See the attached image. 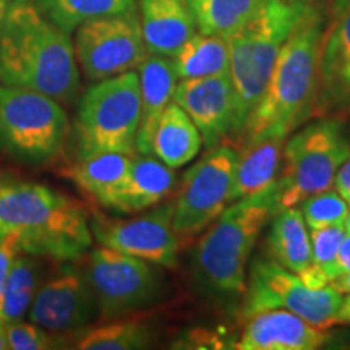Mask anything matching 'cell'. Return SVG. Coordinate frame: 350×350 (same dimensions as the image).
Returning <instances> with one entry per match:
<instances>
[{
  "label": "cell",
  "mask_w": 350,
  "mask_h": 350,
  "mask_svg": "<svg viewBox=\"0 0 350 350\" xmlns=\"http://www.w3.org/2000/svg\"><path fill=\"white\" fill-rule=\"evenodd\" d=\"M0 83L70 103L80 86L70 34L34 0H10L0 29Z\"/></svg>",
  "instance_id": "7a4b0ae2"
},
{
  "label": "cell",
  "mask_w": 350,
  "mask_h": 350,
  "mask_svg": "<svg viewBox=\"0 0 350 350\" xmlns=\"http://www.w3.org/2000/svg\"><path fill=\"white\" fill-rule=\"evenodd\" d=\"M350 271V234H345V237L340 243V248L336 256V278L340 274H345ZM334 281V279H332Z\"/></svg>",
  "instance_id": "d590c367"
},
{
  "label": "cell",
  "mask_w": 350,
  "mask_h": 350,
  "mask_svg": "<svg viewBox=\"0 0 350 350\" xmlns=\"http://www.w3.org/2000/svg\"><path fill=\"white\" fill-rule=\"evenodd\" d=\"M174 103L198 126L208 150L219 146L226 138H234L235 91L229 73L180 80Z\"/></svg>",
  "instance_id": "2e32d148"
},
{
  "label": "cell",
  "mask_w": 350,
  "mask_h": 350,
  "mask_svg": "<svg viewBox=\"0 0 350 350\" xmlns=\"http://www.w3.org/2000/svg\"><path fill=\"white\" fill-rule=\"evenodd\" d=\"M313 0H262L258 10L229 38V75L235 91L234 138L261 98L284 42Z\"/></svg>",
  "instance_id": "5b68a950"
},
{
  "label": "cell",
  "mask_w": 350,
  "mask_h": 350,
  "mask_svg": "<svg viewBox=\"0 0 350 350\" xmlns=\"http://www.w3.org/2000/svg\"><path fill=\"white\" fill-rule=\"evenodd\" d=\"M7 349L12 350H44L49 349L52 340L46 329L38 325L15 321L5 325Z\"/></svg>",
  "instance_id": "1f68e13d"
},
{
  "label": "cell",
  "mask_w": 350,
  "mask_h": 350,
  "mask_svg": "<svg viewBox=\"0 0 350 350\" xmlns=\"http://www.w3.org/2000/svg\"><path fill=\"white\" fill-rule=\"evenodd\" d=\"M203 146L198 126L174 100L165 107L152 137V154L165 165L178 169L198 156Z\"/></svg>",
  "instance_id": "7402d4cb"
},
{
  "label": "cell",
  "mask_w": 350,
  "mask_h": 350,
  "mask_svg": "<svg viewBox=\"0 0 350 350\" xmlns=\"http://www.w3.org/2000/svg\"><path fill=\"white\" fill-rule=\"evenodd\" d=\"M268 247L274 260L294 273L313 261L312 239L299 208L291 206L274 214Z\"/></svg>",
  "instance_id": "cb8c5ba5"
},
{
  "label": "cell",
  "mask_w": 350,
  "mask_h": 350,
  "mask_svg": "<svg viewBox=\"0 0 350 350\" xmlns=\"http://www.w3.org/2000/svg\"><path fill=\"white\" fill-rule=\"evenodd\" d=\"M99 314L98 301L85 271L65 266L39 287L29 319L51 332H72Z\"/></svg>",
  "instance_id": "5bb4252c"
},
{
  "label": "cell",
  "mask_w": 350,
  "mask_h": 350,
  "mask_svg": "<svg viewBox=\"0 0 350 350\" xmlns=\"http://www.w3.org/2000/svg\"><path fill=\"white\" fill-rule=\"evenodd\" d=\"M338 319L339 323H349L350 325V294H347V297H342V304H340Z\"/></svg>",
  "instance_id": "74e56055"
},
{
  "label": "cell",
  "mask_w": 350,
  "mask_h": 350,
  "mask_svg": "<svg viewBox=\"0 0 350 350\" xmlns=\"http://www.w3.org/2000/svg\"><path fill=\"white\" fill-rule=\"evenodd\" d=\"M39 279H41V266L34 260V256L18 253L13 261L2 306H0V321L3 325L20 321L21 317L28 312L39 291Z\"/></svg>",
  "instance_id": "4316f807"
},
{
  "label": "cell",
  "mask_w": 350,
  "mask_h": 350,
  "mask_svg": "<svg viewBox=\"0 0 350 350\" xmlns=\"http://www.w3.org/2000/svg\"><path fill=\"white\" fill-rule=\"evenodd\" d=\"M47 18L72 34L86 21L137 12V0H34Z\"/></svg>",
  "instance_id": "484cf974"
},
{
  "label": "cell",
  "mask_w": 350,
  "mask_h": 350,
  "mask_svg": "<svg viewBox=\"0 0 350 350\" xmlns=\"http://www.w3.org/2000/svg\"><path fill=\"white\" fill-rule=\"evenodd\" d=\"M18 250L10 240H0V306L3 301V294H5V287L8 275H10L13 261H15Z\"/></svg>",
  "instance_id": "d6a6232c"
},
{
  "label": "cell",
  "mask_w": 350,
  "mask_h": 350,
  "mask_svg": "<svg viewBox=\"0 0 350 350\" xmlns=\"http://www.w3.org/2000/svg\"><path fill=\"white\" fill-rule=\"evenodd\" d=\"M347 234L344 224H334L323 227V229L310 230L312 239V256L313 262L321 266L326 271L329 279H336V256L340 248V243Z\"/></svg>",
  "instance_id": "4dcf8cb0"
},
{
  "label": "cell",
  "mask_w": 350,
  "mask_h": 350,
  "mask_svg": "<svg viewBox=\"0 0 350 350\" xmlns=\"http://www.w3.org/2000/svg\"><path fill=\"white\" fill-rule=\"evenodd\" d=\"M345 230H347V234H350V208H349V213H347V217H345Z\"/></svg>",
  "instance_id": "60d3db41"
},
{
  "label": "cell",
  "mask_w": 350,
  "mask_h": 350,
  "mask_svg": "<svg viewBox=\"0 0 350 350\" xmlns=\"http://www.w3.org/2000/svg\"><path fill=\"white\" fill-rule=\"evenodd\" d=\"M151 342L150 327L137 321H117L96 327L78 340L81 350H131L144 349Z\"/></svg>",
  "instance_id": "f1b7e54d"
},
{
  "label": "cell",
  "mask_w": 350,
  "mask_h": 350,
  "mask_svg": "<svg viewBox=\"0 0 350 350\" xmlns=\"http://www.w3.org/2000/svg\"><path fill=\"white\" fill-rule=\"evenodd\" d=\"M237 161L234 148L219 144L187 170L174 203V230L178 237L206 229L232 203Z\"/></svg>",
  "instance_id": "8fae6325"
},
{
  "label": "cell",
  "mask_w": 350,
  "mask_h": 350,
  "mask_svg": "<svg viewBox=\"0 0 350 350\" xmlns=\"http://www.w3.org/2000/svg\"><path fill=\"white\" fill-rule=\"evenodd\" d=\"M142 90V120H139L137 151L152 154V137L165 107L174 100L177 72L172 57L148 54L138 67Z\"/></svg>",
  "instance_id": "ffe728a7"
},
{
  "label": "cell",
  "mask_w": 350,
  "mask_h": 350,
  "mask_svg": "<svg viewBox=\"0 0 350 350\" xmlns=\"http://www.w3.org/2000/svg\"><path fill=\"white\" fill-rule=\"evenodd\" d=\"M131 161H133V154L103 152V154L78 159V163L65 169L64 174L80 190L98 201L100 206H104L125 182L130 172Z\"/></svg>",
  "instance_id": "603a6c76"
},
{
  "label": "cell",
  "mask_w": 350,
  "mask_h": 350,
  "mask_svg": "<svg viewBox=\"0 0 350 350\" xmlns=\"http://www.w3.org/2000/svg\"><path fill=\"white\" fill-rule=\"evenodd\" d=\"M148 54L174 57L198 33L191 0H139Z\"/></svg>",
  "instance_id": "ac0fdd59"
},
{
  "label": "cell",
  "mask_w": 350,
  "mask_h": 350,
  "mask_svg": "<svg viewBox=\"0 0 350 350\" xmlns=\"http://www.w3.org/2000/svg\"><path fill=\"white\" fill-rule=\"evenodd\" d=\"M0 240L20 253L73 261L93 243L90 217L78 201L42 183H0Z\"/></svg>",
  "instance_id": "3957f363"
},
{
  "label": "cell",
  "mask_w": 350,
  "mask_h": 350,
  "mask_svg": "<svg viewBox=\"0 0 350 350\" xmlns=\"http://www.w3.org/2000/svg\"><path fill=\"white\" fill-rule=\"evenodd\" d=\"M331 339L327 329L312 325L287 310H269L248 318L234 349L317 350Z\"/></svg>",
  "instance_id": "e0dca14e"
},
{
  "label": "cell",
  "mask_w": 350,
  "mask_h": 350,
  "mask_svg": "<svg viewBox=\"0 0 350 350\" xmlns=\"http://www.w3.org/2000/svg\"><path fill=\"white\" fill-rule=\"evenodd\" d=\"M278 182L230 203L196 245L193 274L209 294L243 295L247 288V262L262 227L278 211Z\"/></svg>",
  "instance_id": "277c9868"
},
{
  "label": "cell",
  "mask_w": 350,
  "mask_h": 350,
  "mask_svg": "<svg viewBox=\"0 0 350 350\" xmlns=\"http://www.w3.org/2000/svg\"><path fill=\"white\" fill-rule=\"evenodd\" d=\"M142 120V90L135 70L96 81L78 104L73 124L78 159L125 152L135 154Z\"/></svg>",
  "instance_id": "8992f818"
},
{
  "label": "cell",
  "mask_w": 350,
  "mask_h": 350,
  "mask_svg": "<svg viewBox=\"0 0 350 350\" xmlns=\"http://www.w3.org/2000/svg\"><path fill=\"white\" fill-rule=\"evenodd\" d=\"M2 321H0V350L7 349V339H5V327H3Z\"/></svg>",
  "instance_id": "ab89813d"
},
{
  "label": "cell",
  "mask_w": 350,
  "mask_h": 350,
  "mask_svg": "<svg viewBox=\"0 0 350 350\" xmlns=\"http://www.w3.org/2000/svg\"><path fill=\"white\" fill-rule=\"evenodd\" d=\"M297 275H299V279L305 287L313 288V291L325 288L326 286H329L331 284V279L326 271L313 261L310 262L308 266H305L304 269H300L299 273H297Z\"/></svg>",
  "instance_id": "836d02e7"
},
{
  "label": "cell",
  "mask_w": 350,
  "mask_h": 350,
  "mask_svg": "<svg viewBox=\"0 0 350 350\" xmlns=\"http://www.w3.org/2000/svg\"><path fill=\"white\" fill-rule=\"evenodd\" d=\"M284 144L286 139L282 138H268L243 144L235 167L232 203L260 193L278 182L282 165Z\"/></svg>",
  "instance_id": "44dd1931"
},
{
  "label": "cell",
  "mask_w": 350,
  "mask_h": 350,
  "mask_svg": "<svg viewBox=\"0 0 350 350\" xmlns=\"http://www.w3.org/2000/svg\"><path fill=\"white\" fill-rule=\"evenodd\" d=\"M349 156L350 138L339 119L323 117L297 129L284 144L278 211L334 188L336 175Z\"/></svg>",
  "instance_id": "52a82bcc"
},
{
  "label": "cell",
  "mask_w": 350,
  "mask_h": 350,
  "mask_svg": "<svg viewBox=\"0 0 350 350\" xmlns=\"http://www.w3.org/2000/svg\"><path fill=\"white\" fill-rule=\"evenodd\" d=\"M68 137V119L51 96L0 83V152L21 164L51 163Z\"/></svg>",
  "instance_id": "ba28073f"
},
{
  "label": "cell",
  "mask_w": 350,
  "mask_h": 350,
  "mask_svg": "<svg viewBox=\"0 0 350 350\" xmlns=\"http://www.w3.org/2000/svg\"><path fill=\"white\" fill-rule=\"evenodd\" d=\"M334 188L342 195V198L347 201L350 206V156L349 159L342 164V167L339 169L338 175H336Z\"/></svg>",
  "instance_id": "e575fe53"
},
{
  "label": "cell",
  "mask_w": 350,
  "mask_h": 350,
  "mask_svg": "<svg viewBox=\"0 0 350 350\" xmlns=\"http://www.w3.org/2000/svg\"><path fill=\"white\" fill-rule=\"evenodd\" d=\"M8 3H10V0H0V29H2L3 18H5Z\"/></svg>",
  "instance_id": "f35d334b"
},
{
  "label": "cell",
  "mask_w": 350,
  "mask_h": 350,
  "mask_svg": "<svg viewBox=\"0 0 350 350\" xmlns=\"http://www.w3.org/2000/svg\"><path fill=\"white\" fill-rule=\"evenodd\" d=\"M300 204V211L304 214L305 224L310 230L344 224L350 208L338 190L319 191L317 195L308 196Z\"/></svg>",
  "instance_id": "f546056e"
},
{
  "label": "cell",
  "mask_w": 350,
  "mask_h": 350,
  "mask_svg": "<svg viewBox=\"0 0 350 350\" xmlns=\"http://www.w3.org/2000/svg\"><path fill=\"white\" fill-rule=\"evenodd\" d=\"M178 80L229 73V38L196 33L172 57Z\"/></svg>",
  "instance_id": "d4e9b609"
},
{
  "label": "cell",
  "mask_w": 350,
  "mask_h": 350,
  "mask_svg": "<svg viewBox=\"0 0 350 350\" xmlns=\"http://www.w3.org/2000/svg\"><path fill=\"white\" fill-rule=\"evenodd\" d=\"M262 0H191L198 31L230 38L258 10Z\"/></svg>",
  "instance_id": "83f0119b"
},
{
  "label": "cell",
  "mask_w": 350,
  "mask_h": 350,
  "mask_svg": "<svg viewBox=\"0 0 350 350\" xmlns=\"http://www.w3.org/2000/svg\"><path fill=\"white\" fill-rule=\"evenodd\" d=\"M340 304L342 294L331 284L313 291L305 287L297 273L284 268L281 262L258 258L248 273L240 317L248 319L269 310H287L321 329H329L339 323Z\"/></svg>",
  "instance_id": "9c48e42d"
},
{
  "label": "cell",
  "mask_w": 350,
  "mask_h": 350,
  "mask_svg": "<svg viewBox=\"0 0 350 350\" xmlns=\"http://www.w3.org/2000/svg\"><path fill=\"white\" fill-rule=\"evenodd\" d=\"M326 28L325 3L313 0L284 42L271 77L248 116L242 143L287 139L317 106L318 67Z\"/></svg>",
  "instance_id": "6da1fadb"
},
{
  "label": "cell",
  "mask_w": 350,
  "mask_h": 350,
  "mask_svg": "<svg viewBox=\"0 0 350 350\" xmlns=\"http://www.w3.org/2000/svg\"><path fill=\"white\" fill-rule=\"evenodd\" d=\"M331 286L336 288V291H339L340 294H350V271L345 274H340L338 278L334 279V281H331Z\"/></svg>",
  "instance_id": "8d00e7d4"
},
{
  "label": "cell",
  "mask_w": 350,
  "mask_h": 350,
  "mask_svg": "<svg viewBox=\"0 0 350 350\" xmlns=\"http://www.w3.org/2000/svg\"><path fill=\"white\" fill-rule=\"evenodd\" d=\"M175 172L151 154L133 157L130 172L122 187L104 208L120 214H133L156 206L174 190Z\"/></svg>",
  "instance_id": "d6986e66"
},
{
  "label": "cell",
  "mask_w": 350,
  "mask_h": 350,
  "mask_svg": "<svg viewBox=\"0 0 350 350\" xmlns=\"http://www.w3.org/2000/svg\"><path fill=\"white\" fill-rule=\"evenodd\" d=\"M314 111H350V0H331L326 8Z\"/></svg>",
  "instance_id": "9a60e30c"
},
{
  "label": "cell",
  "mask_w": 350,
  "mask_h": 350,
  "mask_svg": "<svg viewBox=\"0 0 350 350\" xmlns=\"http://www.w3.org/2000/svg\"><path fill=\"white\" fill-rule=\"evenodd\" d=\"M73 46L78 64L91 81L138 68L148 55L138 12L86 21L77 28Z\"/></svg>",
  "instance_id": "7c38bea8"
},
{
  "label": "cell",
  "mask_w": 350,
  "mask_h": 350,
  "mask_svg": "<svg viewBox=\"0 0 350 350\" xmlns=\"http://www.w3.org/2000/svg\"><path fill=\"white\" fill-rule=\"evenodd\" d=\"M93 237L104 247L142 258L151 265L174 268L180 237L174 230V203L161 204L143 216L109 217L94 213L90 221Z\"/></svg>",
  "instance_id": "4fadbf2b"
},
{
  "label": "cell",
  "mask_w": 350,
  "mask_h": 350,
  "mask_svg": "<svg viewBox=\"0 0 350 350\" xmlns=\"http://www.w3.org/2000/svg\"><path fill=\"white\" fill-rule=\"evenodd\" d=\"M85 274L104 319L143 310L163 294V281L151 262L104 245L91 252Z\"/></svg>",
  "instance_id": "30bf717a"
}]
</instances>
